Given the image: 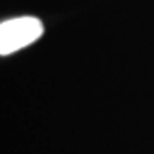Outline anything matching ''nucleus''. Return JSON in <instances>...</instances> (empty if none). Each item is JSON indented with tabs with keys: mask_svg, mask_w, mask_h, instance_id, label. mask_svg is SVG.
I'll return each instance as SVG.
<instances>
[{
	"mask_svg": "<svg viewBox=\"0 0 154 154\" xmlns=\"http://www.w3.org/2000/svg\"><path fill=\"white\" fill-rule=\"evenodd\" d=\"M43 35V23L37 17H15L0 24V54L9 56L32 45Z\"/></svg>",
	"mask_w": 154,
	"mask_h": 154,
	"instance_id": "f257e3e1",
	"label": "nucleus"
}]
</instances>
